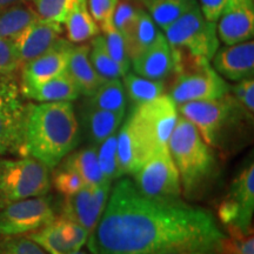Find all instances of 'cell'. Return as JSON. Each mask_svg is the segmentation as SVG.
<instances>
[{"label":"cell","instance_id":"6da1fadb","mask_svg":"<svg viewBox=\"0 0 254 254\" xmlns=\"http://www.w3.org/2000/svg\"><path fill=\"white\" fill-rule=\"evenodd\" d=\"M225 237L211 212L180 199L147 198L124 178L111 189L87 241L93 254H154L179 247L221 254Z\"/></svg>","mask_w":254,"mask_h":254},{"label":"cell","instance_id":"7a4b0ae2","mask_svg":"<svg viewBox=\"0 0 254 254\" xmlns=\"http://www.w3.org/2000/svg\"><path fill=\"white\" fill-rule=\"evenodd\" d=\"M80 131L71 101L25 105L20 157L56 168L79 144Z\"/></svg>","mask_w":254,"mask_h":254},{"label":"cell","instance_id":"3957f363","mask_svg":"<svg viewBox=\"0 0 254 254\" xmlns=\"http://www.w3.org/2000/svg\"><path fill=\"white\" fill-rule=\"evenodd\" d=\"M167 148L179 173L184 194L187 198L200 194L213 179L217 161L196 127L184 117H178Z\"/></svg>","mask_w":254,"mask_h":254},{"label":"cell","instance_id":"277c9868","mask_svg":"<svg viewBox=\"0 0 254 254\" xmlns=\"http://www.w3.org/2000/svg\"><path fill=\"white\" fill-rule=\"evenodd\" d=\"M178 117L177 104L170 95L134 106L126 124L141 166L157 152L167 148Z\"/></svg>","mask_w":254,"mask_h":254},{"label":"cell","instance_id":"5b68a950","mask_svg":"<svg viewBox=\"0 0 254 254\" xmlns=\"http://www.w3.org/2000/svg\"><path fill=\"white\" fill-rule=\"evenodd\" d=\"M178 113L192 123L209 147L221 148L228 132L241 124L244 117L252 119L233 95L217 99L195 100L177 105Z\"/></svg>","mask_w":254,"mask_h":254},{"label":"cell","instance_id":"8992f818","mask_svg":"<svg viewBox=\"0 0 254 254\" xmlns=\"http://www.w3.org/2000/svg\"><path fill=\"white\" fill-rule=\"evenodd\" d=\"M51 189L50 168L31 157L0 158V208L45 195Z\"/></svg>","mask_w":254,"mask_h":254},{"label":"cell","instance_id":"52a82bcc","mask_svg":"<svg viewBox=\"0 0 254 254\" xmlns=\"http://www.w3.org/2000/svg\"><path fill=\"white\" fill-rule=\"evenodd\" d=\"M174 52L193 59L212 60L219 49L217 23L206 20L199 2L164 30Z\"/></svg>","mask_w":254,"mask_h":254},{"label":"cell","instance_id":"ba28073f","mask_svg":"<svg viewBox=\"0 0 254 254\" xmlns=\"http://www.w3.org/2000/svg\"><path fill=\"white\" fill-rule=\"evenodd\" d=\"M189 65L178 66L179 74L171 88L170 97L177 105L195 100L217 99L230 93L226 81L209 66V62L190 58Z\"/></svg>","mask_w":254,"mask_h":254},{"label":"cell","instance_id":"9c48e42d","mask_svg":"<svg viewBox=\"0 0 254 254\" xmlns=\"http://www.w3.org/2000/svg\"><path fill=\"white\" fill-rule=\"evenodd\" d=\"M132 177L135 189L147 198L179 200L183 194L179 173L168 148L152 155Z\"/></svg>","mask_w":254,"mask_h":254},{"label":"cell","instance_id":"30bf717a","mask_svg":"<svg viewBox=\"0 0 254 254\" xmlns=\"http://www.w3.org/2000/svg\"><path fill=\"white\" fill-rule=\"evenodd\" d=\"M254 212V164L241 170L231 184L230 192L221 201L218 215L228 232L252 233Z\"/></svg>","mask_w":254,"mask_h":254},{"label":"cell","instance_id":"8fae6325","mask_svg":"<svg viewBox=\"0 0 254 254\" xmlns=\"http://www.w3.org/2000/svg\"><path fill=\"white\" fill-rule=\"evenodd\" d=\"M56 218L52 198L49 195L19 200L0 208V237L32 233Z\"/></svg>","mask_w":254,"mask_h":254},{"label":"cell","instance_id":"7c38bea8","mask_svg":"<svg viewBox=\"0 0 254 254\" xmlns=\"http://www.w3.org/2000/svg\"><path fill=\"white\" fill-rule=\"evenodd\" d=\"M25 105L11 74H0V158L20 157Z\"/></svg>","mask_w":254,"mask_h":254},{"label":"cell","instance_id":"4fadbf2b","mask_svg":"<svg viewBox=\"0 0 254 254\" xmlns=\"http://www.w3.org/2000/svg\"><path fill=\"white\" fill-rule=\"evenodd\" d=\"M111 185L112 183L106 182L93 187L84 186L78 192L66 195L62 215L81 225L91 237L109 201Z\"/></svg>","mask_w":254,"mask_h":254},{"label":"cell","instance_id":"5bb4252c","mask_svg":"<svg viewBox=\"0 0 254 254\" xmlns=\"http://www.w3.org/2000/svg\"><path fill=\"white\" fill-rule=\"evenodd\" d=\"M27 237L47 253L53 254L81 250L87 243L90 234L81 225L62 215L40 230L28 233Z\"/></svg>","mask_w":254,"mask_h":254},{"label":"cell","instance_id":"9a60e30c","mask_svg":"<svg viewBox=\"0 0 254 254\" xmlns=\"http://www.w3.org/2000/svg\"><path fill=\"white\" fill-rule=\"evenodd\" d=\"M73 46L69 40L59 38L45 53L21 65L20 90L38 86L65 72Z\"/></svg>","mask_w":254,"mask_h":254},{"label":"cell","instance_id":"2e32d148","mask_svg":"<svg viewBox=\"0 0 254 254\" xmlns=\"http://www.w3.org/2000/svg\"><path fill=\"white\" fill-rule=\"evenodd\" d=\"M219 40L225 45L252 40L254 34L253 0H227L217 21Z\"/></svg>","mask_w":254,"mask_h":254},{"label":"cell","instance_id":"e0dca14e","mask_svg":"<svg viewBox=\"0 0 254 254\" xmlns=\"http://www.w3.org/2000/svg\"><path fill=\"white\" fill-rule=\"evenodd\" d=\"M215 72L232 81L252 78L254 73V41L226 45L212 58Z\"/></svg>","mask_w":254,"mask_h":254},{"label":"cell","instance_id":"ac0fdd59","mask_svg":"<svg viewBox=\"0 0 254 254\" xmlns=\"http://www.w3.org/2000/svg\"><path fill=\"white\" fill-rule=\"evenodd\" d=\"M135 74L140 77L164 80L176 71V57L163 32L144 52L131 60Z\"/></svg>","mask_w":254,"mask_h":254},{"label":"cell","instance_id":"d6986e66","mask_svg":"<svg viewBox=\"0 0 254 254\" xmlns=\"http://www.w3.org/2000/svg\"><path fill=\"white\" fill-rule=\"evenodd\" d=\"M62 32L63 27L60 24L38 19L14 40L21 65L45 53L59 39Z\"/></svg>","mask_w":254,"mask_h":254},{"label":"cell","instance_id":"ffe728a7","mask_svg":"<svg viewBox=\"0 0 254 254\" xmlns=\"http://www.w3.org/2000/svg\"><path fill=\"white\" fill-rule=\"evenodd\" d=\"M125 113L111 112L85 104L81 113L85 134L93 146H99L105 139L118 132Z\"/></svg>","mask_w":254,"mask_h":254},{"label":"cell","instance_id":"44dd1931","mask_svg":"<svg viewBox=\"0 0 254 254\" xmlns=\"http://www.w3.org/2000/svg\"><path fill=\"white\" fill-rule=\"evenodd\" d=\"M66 71L77 85L80 94L91 97L105 80L95 72L90 60V45L73 46L71 55L68 57L67 68Z\"/></svg>","mask_w":254,"mask_h":254},{"label":"cell","instance_id":"7402d4cb","mask_svg":"<svg viewBox=\"0 0 254 254\" xmlns=\"http://www.w3.org/2000/svg\"><path fill=\"white\" fill-rule=\"evenodd\" d=\"M21 94L36 103H55V101H73L80 94L77 85L65 71L58 77L50 79L38 86L20 90Z\"/></svg>","mask_w":254,"mask_h":254},{"label":"cell","instance_id":"603a6c76","mask_svg":"<svg viewBox=\"0 0 254 254\" xmlns=\"http://www.w3.org/2000/svg\"><path fill=\"white\" fill-rule=\"evenodd\" d=\"M38 19L36 11L26 1L0 9V38L17 40Z\"/></svg>","mask_w":254,"mask_h":254},{"label":"cell","instance_id":"cb8c5ba5","mask_svg":"<svg viewBox=\"0 0 254 254\" xmlns=\"http://www.w3.org/2000/svg\"><path fill=\"white\" fill-rule=\"evenodd\" d=\"M64 25L67 32V40L72 44L90 40L100 32L99 26L90 13L87 0H75Z\"/></svg>","mask_w":254,"mask_h":254},{"label":"cell","instance_id":"d4e9b609","mask_svg":"<svg viewBox=\"0 0 254 254\" xmlns=\"http://www.w3.org/2000/svg\"><path fill=\"white\" fill-rule=\"evenodd\" d=\"M63 166L71 168L82 178L86 186H98L106 183L98 161L97 146H87L65 158Z\"/></svg>","mask_w":254,"mask_h":254},{"label":"cell","instance_id":"484cf974","mask_svg":"<svg viewBox=\"0 0 254 254\" xmlns=\"http://www.w3.org/2000/svg\"><path fill=\"white\" fill-rule=\"evenodd\" d=\"M159 34H160V31L158 30L157 24L154 23L151 15L144 9H139L134 26L132 27L131 32L125 39L129 59H134L136 56L144 52L148 46L154 43Z\"/></svg>","mask_w":254,"mask_h":254},{"label":"cell","instance_id":"4316f807","mask_svg":"<svg viewBox=\"0 0 254 254\" xmlns=\"http://www.w3.org/2000/svg\"><path fill=\"white\" fill-rule=\"evenodd\" d=\"M147 13L151 15L158 27L165 30L177 19L185 14L195 4L196 0H141Z\"/></svg>","mask_w":254,"mask_h":254},{"label":"cell","instance_id":"83f0119b","mask_svg":"<svg viewBox=\"0 0 254 254\" xmlns=\"http://www.w3.org/2000/svg\"><path fill=\"white\" fill-rule=\"evenodd\" d=\"M87 104L100 110L126 113L127 95L123 81L120 79L105 80L99 88L88 97Z\"/></svg>","mask_w":254,"mask_h":254},{"label":"cell","instance_id":"f1b7e54d","mask_svg":"<svg viewBox=\"0 0 254 254\" xmlns=\"http://www.w3.org/2000/svg\"><path fill=\"white\" fill-rule=\"evenodd\" d=\"M123 84L126 95L134 106L148 103L164 94L165 84L163 80L144 78L135 73L127 72L123 77Z\"/></svg>","mask_w":254,"mask_h":254},{"label":"cell","instance_id":"f546056e","mask_svg":"<svg viewBox=\"0 0 254 254\" xmlns=\"http://www.w3.org/2000/svg\"><path fill=\"white\" fill-rule=\"evenodd\" d=\"M90 60L95 72L100 75L103 80H112L124 77L120 66L114 62L105 45L104 37L98 34L92 38L90 45Z\"/></svg>","mask_w":254,"mask_h":254},{"label":"cell","instance_id":"4dcf8cb0","mask_svg":"<svg viewBox=\"0 0 254 254\" xmlns=\"http://www.w3.org/2000/svg\"><path fill=\"white\" fill-rule=\"evenodd\" d=\"M100 31L103 32L104 41L107 51L114 59V62L120 66L124 75H125L131 68V59H129L128 52H127L125 38L114 27L112 21L100 27Z\"/></svg>","mask_w":254,"mask_h":254},{"label":"cell","instance_id":"1f68e13d","mask_svg":"<svg viewBox=\"0 0 254 254\" xmlns=\"http://www.w3.org/2000/svg\"><path fill=\"white\" fill-rule=\"evenodd\" d=\"M117 134H118V132L110 135L99 146H97L100 170L104 174L105 180L109 183H113L114 180L122 178L118 164V155H117Z\"/></svg>","mask_w":254,"mask_h":254},{"label":"cell","instance_id":"d6a6232c","mask_svg":"<svg viewBox=\"0 0 254 254\" xmlns=\"http://www.w3.org/2000/svg\"><path fill=\"white\" fill-rule=\"evenodd\" d=\"M31 2L41 20L63 25L75 0H31Z\"/></svg>","mask_w":254,"mask_h":254},{"label":"cell","instance_id":"836d02e7","mask_svg":"<svg viewBox=\"0 0 254 254\" xmlns=\"http://www.w3.org/2000/svg\"><path fill=\"white\" fill-rule=\"evenodd\" d=\"M0 254H49L27 236L0 237Z\"/></svg>","mask_w":254,"mask_h":254},{"label":"cell","instance_id":"e575fe53","mask_svg":"<svg viewBox=\"0 0 254 254\" xmlns=\"http://www.w3.org/2000/svg\"><path fill=\"white\" fill-rule=\"evenodd\" d=\"M51 182H53L57 190L64 194V196L71 195L86 186L82 178L77 172L63 165L53 174V180Z\"/></svg>","mask_w":254,"mask_h":254},{"label":"cell","instance_id":"d590c367","mask_svg":"<svg viewBox=\"0 0 254 254\" xmlns=\"http://www.w3.org/2000/svg\"><path fill=\"white\" fill-rule=\"evenodd\" d=\"M139 9L140 8L133 6L131 2L119 1L116 11H114L112 23L114 27L123 34L125 39L129 34V32H131L132 27L134 26L135 20L139 14Z\"/></svg>","mask_w":254,"mask_h":254},{"label":"cell","instance_id":"8d00e7d4","mask_svg":"<svg viewBox=\"0 0 254 254\" xmlns=\"http://www.w3.org/2000/svg\"><path fill=\"white\" fill-rule=\"evenodd\" d=\"M20 66L14 41L0 38V74H11Z\"/></svg>","mask_w":254,"mask_h":254},{"label":"cell","instance_id":"74e56055","mask_svg":"<svg viewBox=\"0 0 254 254\" xmlns=\"http://www.w3.org/2000/svg\"><path fill=\"white\" fill-rule=\"evenodd\" d=\"M221 254H254L253 234H233L225 237L221 243Z\"/></svg>","mask_w":254,"mask_h":254},{"label":"cell","instance_id":"f35d334b","mask_svg":"<svg viewBox=\"0 0 254 254\" xmlns=\"http://www.w3.org/2000/svg\"><path fill=\"white\" fill-rule=\"evenodd\" d=\"M119 1L120 0H87L90 13L99 28L112 21Z\"/></svg>","mask_w":254,"mask_h":254},{"label":"cell","instance_id":"ab89813d","mask_svg":"<svg viewBox=\"0 0 254 254\" xmlns=\"http://www.w3.org/2000/svg\"><path fill=\"white\" fill-rule=\"evenodd\" d=\"M233 92V97L239 103L243 109L253 117L254 112V80L252 78L244 79L240 80L239 84L232 87Z\"/></svg>","mask_w":254,"mask_h":254},{"label":"cell","instance_id":"60d3db41","mask_svg":"<svg viewBox=\"0 0 254 254\" xmlns=\"http://www.w3.org/2000/svg\"><path fill=\"white\" fill-rule=\"evenodd\" d=\"M200 9L206 20L217 23L227 0H199Z\"/></svg>","mask_w":254,"mask_h":254},{"label":"cell","instance_id":"b9f144b4","mask_svg":"<svg viewBox=\"0 0 254 254\" xmlns=\"http://www.w3.org/2000/svg\"><path fill=\"white\" fill-rule=\"evenodd\" d=\"M154 254H219L217 252H211V251H205L200 249H187V247H179V249H170L160 251Z\"/></svg>","mask_w":254,"mask_h":254},{"label":"cell","instance_id":"7bdbcfd3","mask_svg":"<svg viewBox=\"0 0 254 254\" xmlns=\"http://www.w3.org/2000/svg\"><path fill=\"white\" fill-rule=\"evenodd\" d=\"M26 1V0H0V9L8 7V6L18 4V2H23Z\"/></svg>","mask_w":254,"mask_h":254},{"label":"cell","instance_id":"ee69618b","mask_svg":"<svg viewBox=\"0 0 254 254\" xmlns=\"http://www.w3.org/2000/svg\"><path fill=\"white\" fill-rule=\"evenodd\" d=\"M53 254H87V253L84 252V251L79 250V251H75V252H71V253H53Z\"/></svg>","mask_w":254,"mask_h":254}]
</instances>
